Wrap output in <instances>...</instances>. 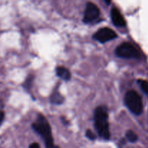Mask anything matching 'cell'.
Segmentation results:
<instances>
[{
	"instance_id": "cell-1",
	"label": "cell",
	"mask_w": 148,
	"mask_h": 148,
	"mask_svg": "<svg viewBox=\"0 0 148 148\" xmlns=\"http://www.w3.org/2000/svg\"><path fill=\"white\" fill-rule=\"evenodd\" d=\"M94 124L95 128L101 138L108 140L111 138V134L108 124V115L107 108L105 106H98L94 112Z\"/></svg>"
},
{
	"instance_id": "cell-2",
	"label": "cell",
	"mask_w": 148,
	"mask_h": 148,
	"mask_svg": "<svg viewBox=\"0 0 148 148\" xmlns=\"http://www.w3.org/2000/svg\"><path fill=\"white\" fill-rule=\"evenodd\" d=\"M32 128L41 137L46 148H51L54 146L50 124L42 114L38 116L36 121L32 124Z\"/></svg>"
},
{
	"instance_id": "cell-3",
	"label": "cell",
	"mask_w": 148,
	"mask_h": 148,
	"mask_svg": "<svg viewBox=\"0 0 148 148\" xmlns=\"http://www.w3.org/2000/svg\"><path fill=\"white\" fill-rule=\"evenodd\" d=\"M124 103L128 109L135 115H140L143 111V103L140 95L135 90H130L124 96Z\"/></svg>"
},
{
	"instance_id": "cell-4",
	"label": "cell",
	"mask_w": 148,
	"mask_h": 148,
	"mask_svg": "<svg viewBox=\"0 0 148 148\" xmlns=\"http://www.w3.org/2000/svg\"><path fill=\"white\" fill-rule=\"evenodd\" d=\"M115 53L117 56L125 59H138L140 52L132 43L124 42L116 49Z\"/></svg>"
},
{
	"instance_id": "cell-5",
	"label": "cell",
	"mask_w": 148,
	"mask_h": 148,
	"mask_svg": "<svg viewBox=\"0 0 148 148\" xmlns=\"http://www.w3.org/2000/svg\"><path fill=\"white\" fill-rule=\"evenodd\" d=\"M100 14H101L100 10L98 6H96V4L92 2H88L85 7V13H84V23L88 24V23H92L99 18Z\"/></svg>"
},
{
	"instance_id": "cell-6",
	"label": "cell",
	"mask_w": 148,
	"mask_h": 148,
	"mask_svg": "<svg viewBox=\"0 0 148 148\" xmlns=\"http://www.w3.org/2000/svg\"><path fill=\"white\" fill-rule=\"evenodd\" d=\"M93 38L101 43H106L113 40L117 37V34L114 30L109 27H103L95 32L93 35Z\"/></svg>"
},
{
	"instance_id": "cell-7",
	"label": "cell",
	"mask_w": 148,
	"mask_h": 148,
	"mask_svg": "<svg viewBox=\"0 0 148 148\" xmlns=\"http://www.w3.org/2000/svg\"><path fill=\"white\" fill-rule=\"evenodd\" d=\"M111 20L114 25L117 27H124L126 26V21L119 10L116 7H114L111 10Z\"/></svg>"
},
{
	"instance_id": "cell-8",
	"label": "cell",
	"mask_w": 148,
	"mask_h": 148,
	"mask_svg": "<svg viewBox=\"0 0 148 148\" xmlns=\"http://www.w3.org/2000/svg\"><path fill=\"white\" fill-rule=\"evenodd\" d=\"M56 74L59 77L65 81L71 79V73L69 70L64 66H58L56 68Z\"/></svg>"
},
{
	"instance_id": "cell-9",
	"label": "cell",
	"mask_w": 148,
	"mask_h": 148,
	"mask_svg": "<svg viewBox=\"0 0 148 148\" xmlns=\"http://www.w3.org/2000/svg\"><path fill=\"white\" fill-rule=\"evenodd\" d=\"M51 103L53 104H56V105H60V104L63 103L64 101V98L63 95L59 92V91L57 89L56 90L53 91L51 95L50 98Z\"/></svg>"
},
{
	"instance_id": "cell-10",
	"label": "cell",
	"mask_w": 148,
	"mask_h": 148,
	"mask_svg": "<svg viewBox=\"0 0 148 148\" xmlns=\"http://www.w3.org/2000/svg\"><path fill=\"white\" fill-rule=\"evenodd\" d=\"M126 137H127V140L130 143H136V142L138 140V136L134 132H133L132 130H128V131L126 132Z\"/></svg>"
},
{
	"instance_id": "cell-11",
	"label": "cell",
	"mask_w": 148,
	"mask_h": 148,
	"mask_svg": "<svg viewBox=\"0 0 148 148\" xmlns=\"http://www.w3.org/2000/svg\"><path fill=\"white\" fill-rule=\"evenodd\" d=\"M137 82L140 85V88H141L142 90L146 94L148 95V82L145 80V79H138Z\"/></svg>"
},
{
	"instance_id": "cell-12",
	"label": "cell",
	"mask_w": 148,
	"mask_h": 148,
	"mask_svg": "<svg viewBox=\"0 0 148 148\" xmlns=\"http://www.w3.org/2000/svg\"><path fill=\"white\" fill-rule=\"evenodd\" d=\"M33 80V77L29 76L28 77H27V79L25 80V82L24 85H24V88H26V89H27V90L30 89V87H31Z\"/></svg>"
},
{
	"instance_id": "cell-13",
	"label": "cell",
	"mask_w": 148,
	"mask_h": 148,
	"mask_svg": "<svg viewBox=\"0 0 148 148\" xmlns=\"http://www.w3.org/2000/svg\"><path fill=\"white\" fill-rule=\"evenodd\" d=\"M85 136H86L89 140H92V141L96 140V136H95V134L90 130H87L86 132H85Z\"/></svg>"
},
{
	"instance_id": "cell-14",
	"label": "cell",
	"mask_w": 148,
	"mask_h": 148,
	"mask_svg": "<svg viewBox=\"0 0 148 148\" xmlns=\"http://www.w3.org/2000/svg\"><path fill=\"white\" fill-rule=\"evenodd\" d=\"M4 119V113L3 111H0V126L2 124Z\"/></svg>"
},
{
	"instance_id": "cell-15",
	"label": "cell",
	"mask_w": 148,
	"mask_h": 148,
	"mask_svg": "<svg viewBox=\"0 0 148 148\" xmlns=\"http://www.w3.org/2000/svg\"><path fill=\"white\" fill-rule=\"evenodd\" d=\"M29 148H40L38 143H32L29 146Z\"/></svg>"
},
{
	"instance_id": "cell-16",
	"label": "cell",
	"mask_w": 148,
	"mask_h": 148,
	"mask_svg": "<svg viewBox=\"0 0 148 148\" xmlns=\"http://www.w3.org/2000/svg\"><path fill=\"white\" fill-rule=\"evenodd\" d=\"M51 148H59V147H58V146H56V145H54V146H53V147H51Z\"/></svg>"
}]
</instances>
